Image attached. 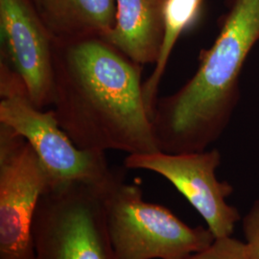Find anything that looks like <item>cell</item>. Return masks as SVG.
<instances>
[{
	"label": "cell",
	"instance_id": "obj_1",
	"mask_svg": "<svg viewBox=\"0 0 259 259\" xmlns=\"http://www.w3.org/2000/svg\"><path fill=\"white\" fill-rule=\"evenodd\" d=\"M142 67L104 37L55 39L53 111L79 148L129 155L158 151Z\"/></svg>",
	"mask_w": 259,
	"mask_h": 259
},
{
	"label": "cell",
	"instance_id": "obj_2",
	"mask_svg": "<svg viewBox=\"0 0 259 259\" xmlns=\"http://www.w3.org/2000/svg\"><path fill=\"white\" fill-rule=\"evenodd\" d=\"M259 41V0H226L219 32L203 49L194 75L176 93L158 97L152 114L157 149L202 152L219 139L240 98V76Z\"/></svg>",
	"mask_w": 259,
	"mask_h": 259
},
{
	"label": "cell",
	"instance_id": "obj_3",
	"mask_svg": "<svg viewBox=\"0 0 259 259\" xmlns=\"http://www.w3.org/2000/svg\"><path fill=\"white\" fill-rule=\"evenodd\" d=\"M108 231L118 259H185L216 239L208 228H192L161 204L143 199L120 172L102 189Z\"/></svg>",
	"mask_w": 259,
	"mask_h": 259
},
{
	"label": "cell",
	"instance_id": "obj_4",
	"mask_svg": "<svg viewBox=\"0 0 259 259\" xmlns=\"http://www.w3.org/2000/svg\"><path fill=\"white\" fill-rule=\"evenodd\" d=\"M0 123L27 141L47 172L50 187L83 183L104 189L118 172L109 166L105 152L79 148L57 120L30 101L25 85L0 61Z\"/></svg>",
	"mask_w": 259,
	"mask_h": 259
},
{
	"label": "cell",
	"instance_id": "obj_5",
	"mask_svg": "<svg viewBox=\"0 0 259 259\" xmlns=\"http://www.w3.org/2000/svg\"><path fill=\"white\" fill-rule=\"evenodd\" d=\"M34 259H118L102 189L83 183L49 187L33 223Z\"/></svg>",
	"mask_w": 259,
	"mask_h": 259
},
{
	"label": "cell",
	"instance_id": "obj_6",
	"mask_svg": "<svg viewBox=\"0 0 259 259\" xmlns=\"http://www.w3.org/2000/svg\"><path fill=\"white\" fill-rule=\"evenodd\" d=\"M49 187L35 151L0 123V259H34L33 223Z\"/></svg>",
	"mask_w": 259,
	"mask_h": 259
},
{
	"label": "cell",
	"instance_id": "obj_7",
	"mask_svg": "<svg viewBox=\"0 0 259 259\" xmlns=\"http://www.w3.org/2000/svg\"><path fill=\"white\" fill-rule=\"evenodd\" d=\"M220 163L217 149L185 154L157 151L128 155L124 160L128 169L151 171L166 179L202 216L215 238L232 236L241 219L238 209L227 202L233 187L216 177Z\"/></svg>",
	"mask_w": 259,
	"mask_h": 259
},
{
	"label": "cell",
	"instance_id": "obj_8",
	"mask_svg": "<svg viewBox=\"0 0 259 259\" xmlns=\"http://www.w3.org/2000/svg\"><path fill=\"white\" fill-rule=\"evenodd\" d=\"M1 61L24 83L38 109L53 104L54 42L33 0H0Z\"/></svg>",
	"mask_w": 259,
	"mask_h": 259
},
{
	"label": "cell",
	"instance_id": "obj_9",
	"mask_svg": "<svg viewBox=\"0 0 259 259\" xmlns=\"http://www.w3.org/2000/svg\"><path fill=\"white\" fill-rule=\"evenodd\" d=\"M166 0H116L114 25L104 37L139 65H155L164 37Z\"/></svg>",
	"mask_w": 259,
	"mask_h": 259
},
{
	"label": "cell",
	"instance_id": "obj_10",
	"mask_svg": "<svg viewBox=\"0 0 259 259\" xmlns=\"http://www.w3.org/2000/svg\"><path fill=\"white\" fill-rule=\"evenodd\" d=\"M37 9L55 39L105 37L114 25L116 0H39Z\"/></svg>",
	"mask_w": 259,
	"mask_h": 259
},
{
	"label": "cell",
	"instance_id": "obj_11",
	"mask_svg": "<svg viewBox=\"0 0 259 259\" xmlns=\"http://www.w3.org/2000/svg\"><path fill=\"white\" fill-rule=\"evenodd\" d=\"M205 0H166L164 9V37L157 63L148 79L143 83V97L152 118L161 78L179 38L194 27Z\"/></svg>",
	"mask_w": 259,
	"mask_h": 259
},
{
	"label": "cell",
	"instance_id": "obj_12",
	"mask_svg": "<svg viewBox=\"0 0 259 259\" xmlns=\"http://www.w3.org/2000/svg\"><path fill=\"white\" fill-rule=\"evenodd\" d=\"M185 259H250L246 243L232 236L216 238L206 249Z\"/></svg>",
	"mask_w": 259,
	"mask_h": 259
},
{
	"label": "cell",
	"instance_id": "obj_13",
	"mask_svg": "<svg viewBox=\"0 0 259 259\" xmlns=\"http://www.w3.org/2000/svg\"><path fill=\"white\" fill-rule=\"evenodd\" d=\"M242 230L250 259H259V199L242 219Z\"/></svg>",
	"mask_w": 259,
	"mask_h": 259
},
{
	"label": "cell",
	"instance_id": "obj_14",
	"mask_svg": "<svg viewBox=\"0 0 259 259\" xmlns=\"http://www.w3.org/2000/svg\"><path fill=\"white\" fill-rule=\"evenodd\" d=\"M34 2H35V4H36V6L38 7V4H39V0H33Z\"/></svg>",
	"mask_w": 259,
	"mask_h": 259
}]
</instances>
